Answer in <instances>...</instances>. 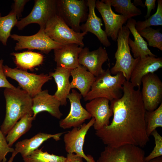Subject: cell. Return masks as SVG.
Segmentation results:
<instances>
[{
  "label": "cell",
  "mask_w": 162,
  "mask_h": 162,
  "mask_svg": "<svg viewBox=\"0 0 162 162\" xmlns=\"http://www.w3.org/2000/svg\"><path fill=\"white\" fill-rule=\"evenodd\" d=\"M123 91L120 98L110 101L113 116L111 122L95 130V134L106 146L131 145L143 147L149 138L146 133V110L140 89H136L126 80Z\"/></svg>",
  "instance_id": "6da1fadb"
},
{
  "label": "cell",
  "mask_w": 162,
  "mask_h": 162,
  "mask_svg": "<svg viewBox=\"0 0 162 162\" xmlns=\"http://www.w3.org/2000/svg\"><path fill=\"white\" fill-rule=\"evenodd\" d=\"M4 95L5 100V115L0 126L1 130L6 136L11 128L25 115L33 116L32 98L26 91L19 87L5 88Z\"/></svg>",
  "instance_id": "7a4b0ae2"
},
{
  "label": "cell",
  "mask_w": 162,
  "mask_h": 162,
  "mask_svg": "<svg viewBox=\"0 0 162 162\" xmlns=\"http://www.w3.org/2000/svg\"><path fill=\"white\" fill-rule=\"evenodd\" d=\"M126 79L121 73L114 76L108 68L95 76L91 89L86 97V101L99 98L107 99L110 101L120 98L123 93V85Z\"/></svg>",
  "instance_id": "3957f363"
},
{
  "label": "cell",
  "mask_w": 162,
  "mask_h": 162,
  "mask_svg": "<svg viewBox=\"0 0 162 162\" xmlns=\"http://www.w3.org/2000/svg\"><path fill=\"white\" fill-rule=\"evenodd\" d=\"M130 33L126 25L119 30L116 40L117 48L115 54L116 63L110 70L111 74L114 75L122 73L127 81H129L132 71L138 59V58L133 57L130 53L128 43Z\"/></svg>",
  "instance_id": "277c9868"
},
{
  "label": "cell",
  "mask_w": 162,
  "mask_h": 162,
  "mask_svg": "<svg viewBox=\"0 0 162 162\" xmlns=\"http://www.w3.org/2000/svg\"><path fill=\"white\" fill-rule=\"evenodd\" d=\"M88 14L87 0H56V14L76 32H81L80 23Z\"/></svg>",
  "instance_id": "5b68a950"
},
{
  "label": "cell",
  "mask_w": 162,
  "mask_h": 162,
  "mask_svg": "<svg viewBox=\"0 0 162 162\" xmlns=\"http://www.w3.org/2000/svg\"><path fill=\"white\" fill-rule=\"evenodd\" d=\"M44 31L52 40L57 43L63 45L76 44L82 48L84 46V37L87 34L75 32L56 14L48 22Z\"/></svg>",
  "instance_id": "8992f818"
},
{
  "label": "cell",
  "mask_w": 162,
  "mask_h": 162,
  "mask_svg": "<svg viewBox=\"0 0 162 162\" xmlns=\"http://www.w3.org/2000/svg\"><path fill=\"white\" fill-rule=\"evenodd\" d=\"M3 69L6 77L16 81L22 89L32 98L42 90L43 85L52 78L49 75L31 73L17 68H10L7 65H3Z\"/></svg>",
  "instance_id": "52a82bcc"
},
{
  "label": "cell",
  "mask_w": 162,
  "mask_h": 162,
  "mask_svg": "<svg viewBox=\"0 0 162 162\" xmlns=\"http://www.w3.org/2000/svg\"><path fill=\"white\" fill-rule=\"evenodd\" d=\"M11 38L16 41L14 49L15 50L27 49L36 50L47 54L52 50L59 48L64 45L52 40L44 31V28H40L36 34L28 36L11 34Z\"/></svg>",
  "instance_id": "ba28073f"
},
{
  "label": "cell",
  "mask_w": 162,
  "mask_h": 162,
  "mask_svg": "<svg viewBox=\"0 0 162 162\" xmlns=\"http://www.w3.org/2000/svg\"><path fill=\"white\" fill-rule=\"evenodd\" d=\"M145 152L141 148L131 145L118 147L106 146L96 162H144Z\"/></svg>",
  "instance_id": "9c48e42d"
},
{
  "label": "cell",
  "mask_w": 162,
  "mask_h": 162,
  "mask_svg": "<svg viewBox=\"0 0 162 162\" xmlns=\"http://www.w3.org/2000/svg\"><path fill=\"white\" fill-rule=\"evenodd\" d=\"M56 14V0H36L30 14L18 21L16 26L19 30L32 23L45 28L49 20Z\"/></svg>",
  "instance_id": "30bf717a"
},
{
  "label": "cell",
  "mask_w": 162,
  "mask_h": 162,
  "mask_svg": "<svg viewBox=\"0 0 162 162\" xmlns=\"http://www.w3.org/2000/svg\"><path fill=\"white\" fill-rule=\"evenodd\" d=\"M94 122L95 119L92 117L87 124L83 123L80 127L73 128L64 133L63 140L66 152L75 154L87 162H96L91 155H86L83 150L86 135Z\"/></svg>",
  "instance_id": "8fae6325"
},
{
  "label": "cell",
  "mask_w": 162,
  "mask_h": 162,
  "mask_svg": "<svg viewBox=\"0 0 162 162\" xmlns=\"http://www.w3.org/2000/svg\"><path fill=\"white\" fill-rule=\"evenodd\" d=\"M142 87L141 93L146 111L155 110L162 102V82L154 73H149L141 80Z\"/></svg>",
  "instance_id": "7c38bea8"
},
{
  "label": "cell",
  "mask_w": 162,
  "mask_h": 162,
  "mask_svg": "<svg viewBox=\"0 0 162 162\" xmlns=\"http://www.w3.org/2000/svg\"><path fill=\"white\" fill-rule=\"evenodd\" d=\"M82 95L73 89L67 97L70 104V112L68 115L59 122V126L64 129L71 128H79L85 121L92 116L86 109L82 106L81 99Z\"/></svg>",
  "instance_id": "4fadbf2b"
},
{
  "label": "cell",
  "mask_w": 162,
  "mask_h": 162,
  "mask_svg": "<svg viewBox=\"0 0 162 162\" xmlns=\"http://www.w3.org/2000/svg\"><path fill=\"white\" fill-rule=\"evenodd\" d=\"M95 8L103 19L107 35L116 41L119 30L128 19L122 15L115 13L108 0L96 1Z\"/></svg>",
  "instance_id": "5bb4252c"
},
{
  "label": "cell",
  "mask_w": 162,
  "mask_h": 162,
  "mask_svg": "<svg viewBox=\"0 0 162 162\" xmlns=\"http://www.w3.org/2000/svg\"><path fill=\"white\" fill-rule=\"evenodd\" d=\"M109 59L108 54L104 48L100 46L98 49L90 51L87 47L83 48L79 56V65L96 76L104 71L102 68L103 64Z\"/></svg>",
  "instance_id": "9a60e30c"
},
{
  "label": "cell",
  "mask_w": 162,
  "mask_h": 162,
  "mask_svg": "<svg viewBox=\"0 0 162 162\" xmlns=\"http://www.w3.org/2000/svg\"><path fill=\"white\" fill-rule=\"evenodd\" d=\"M110 101L103 98L93 99L87 103L86 109L95 119L93 125L95 130H98L110 124V119L113 116V112Z\"/></svg>",
  "instance_id": "2e32d148"
},
{
  "label": "cell",
  "mask_w": 162,
  "mask_h": 162,
  "mask_svg": "<svg viewBox=\"0 0 162 162\" xmlns=\"http://www.w3.org/2000/svg\"><path fill=\"white\" fill-rule=\"evenodd\" d=\"M65 132H60L55 134L40 132L32 138L25 139L17 142L15 145L14 152L8 162H13L15 157L20 153L22 157L27 156L38 149L44 142L53 138L56 141L61 139V136Z\"/></svg>",
  "instance_id": "e0dca14e"
},
{
  "label": "cell",
  "mask_w": 162,
  "mask_h": 162,
  "mask_svg": "<svg viewBox=\"0 0 162 162\" xmlns=\"http://www.w3.org/2000/svg\"><path fill=\"white\" fill-rule=\"evenodd\" d=\"M61 105L60 102L54 95L49 93L48 90H41L32 98L33 116L35 118L38 113L46 111L52 116L60 119L63 116L59 109Z\"/></svg>",
  "instance_id": "ac0fdd59"
},
{
  "label": "cell",
  "mask_w": 162,
  "mask_h": 162,
  "mask_svg": "<svg viewBox=\"0 0 162 162\" xmlns=\"http://www.w3.org/2000/svg\"><path fill=\"white\" fill-rule=\"evenodd\" d=\"M162 67V57L146 56L138 58L131 73L129 81L135 88L140 89L142 78L154 72Z\"/></svg>",
  "instance_id": "d6986e66"
},
{
  "label": "cell",
  "mask_w": 162,
  "mask_h": 162,
  "mask_svg": "<svg viewBox=\"0 0 162 162\" xmlns=\"http://www.w3.org/2000/svg\"><path fill=\"white\" fill-rule=\"evenodd\" d=\"M95 0H87L88 14L85 23L81 25L80 30L82 32H90L95 35L100 42L104 46L108 47L111 44L104 31L101 28V19L96 14Z\"/></svg>",
  "instance_id": "ffe728a7"
},
{
  "label": "cell",
  "mask_w": 162,
  "mask_h": 162,
  "mask_svg": "<svg viewBox=\"0 0 162 162\" xmlns=\"http://www.w3.org/2000/svg\"><path fill=\"white\" fill-rule=\"evenodd\" d=\"M82 48L77 44H70L53 50L57 67L70 70L77 68L79 65V56Z\"/></svg>",
  "instance_id": "44dd1931"
},
{
  "label": "cell",
  "mask_w": 162,
  "mask_h": 162,
  "mask_svg": "<svg viewBox=\"0 0 162 162\" xmlns=\"http://www.w3.org/2000/svg\"><path fill=\"white\" fill-rule=\"evenodd\" d=\"M70 72V70L56 67L55 71L49 74L53 78L57 85V89L53 95L62 106L66 105L67 97L71 89L69 81Z\"/></svg>",
  "instance_id": "7402d4cb"
},
{
  "label": "cell",
  "mask_w": 162,
  "mask_h": 162,
  "mask_svg": "<svg viewBox=\"0 0 162 162\" xmlns=\"http://www.w3.org/2000/svg\"><path fill=\"white\" fill-rule=\"evenodd\" d=\"M135 20L133 18L128 19L126 26L133 34L134 40L130 38L128 43L133 54L134 58H142L146 56L157 57L153 53L148 47L147 43L140 34L135 28L136 23Z\"/></svg>",
  "instance_id": "603a6c76"
},
{
  "label": "cell",
  "mask_w": 162,
  "mask_h": 162,
  "mask_svg": "<svg viewBox=\"0 0 162 162\" xmlns=\"http://www.w3.org/2000/svg\"><path fill=\"white\" fill-rule=\"evenodd\" d=\"M70 75L72 78L70 82L71 88L77 89L84 98L90 91L95 76L80 65L70 70Z\"/></svg>",
  "instance_id": "cb8c5ba5"
},
{
  "label": "cell",
  "mask_w": 162,
  "mask_h": 162,
  "mask_svg": "<svg viewBox=\"0 0 162 162\" xmlns=\"http://www.w3.org/2000/svg\"><path fill=\"white\" fill-rule=\"evenodd\" d=\"M11 54L14 57V62L17 68L26 71L32 70L35 67L40 65L44 59L42 54L31 51L12 52Z\"/></svg>",
  "instance_id": "d4e9b609"
},
{
  "label": "cell",
  "mask_w": 162,
  "mask_h": 162,
  "mask_svg": "<svg viewBox=\"0 0 162 162\" xmlns=\"http://www.w3.org/2000/svg\"><path fill=\"white\" fill-rule=\"evenodd\" d=\"M35 119L32 115L27 114L15 124L6 136L10 147H11L20 137L30 130L32 126V121Z\"/></svg>",
  "instance_id": "484cf974"
},
{
  "label": "cell",
  "mask_w": 162,
  "mask_h": 162,
  "mask_svg": "<svg viewBox=\"0 0 162 162\" xmlns=\"http://www.w3.org/2000/svg\"><path fill=\"white\" fill-rule=\"evenodd\" d=\"M115 11L127 19L141 15V10L132 3L131 0H108Z\"/></svg>",
  "instance_id": "4316f807"
},
{
  "label": "cell",
  "mask_w": 162,
  "mask_h": 162,
  "mask_svg": "<svg viewBox=\"0 0 162 162\" xmlns=\"http://www.w3.org/2000/svg\"><path fill=\"white\" fill-rule=\"evenodd\" d=\"M16 17V14L12 10L7 15L0 17V41L4 45H7L12 29L18 21Z\"/></svg>",
  "instance_id": "83f0119b"
},
{
  "label": "cell",
  "mask_w": 162,
  "mask_h": 162,
  "mask_svg": "<svg viewBox=\"0 0 162 162\" xmlns=\"http://www.w3.org/2000/svg\"><path fill=\"white\" fill-rule=\"evenodd\" d=\"M145 120L146 131L148 137L158 127H162V103L158 107L151 111H146Z\"/></svg>",
  "instance_id": "f1b7e54d"
},
{
  "label": "cell",
  "mask_w": 162,
  "mask_h": 162,
  "mask_svg": "<svg viewBox=\"0 0 162 162\" xmlns=\"http://www.w3.org/2000/svg\"><path fill=\"white\" fill-rule=\"evenodd\" d=\"M43 148L37 149L31 154L23 158L24 162H65L66 158L43 151Z\"/></svg>",
  "instance_id": "f546056e"
},
{
  "label": "cell",
  "mask_w": 162,
  "mask_h": 162,
  "mask_svg": "<svg viewBox=\"0 0 162 162\" xmlns=\"http://www.w3.org/2000/svg\"><path fill=\"white\" fill-rule=\"evenodd\" d=\"M158 6L155 13L143 21L136 22L135 28L138 32L152 26H162V0L157 1Z\"/></svg>",
  "instance_id": "4dcf8cb0"
},
{
  "label": "cell",
  "mask_w": 162,
  "mask_h": 162,
  "mask_svg": "<svg viewBox=\"0 0 162 162\" xmlns=\"http://www.w3.org/2000/svg\"><path fill=\"white\" fill-rule=\"evenodd\" d=\"M147 40L148 45L162 50V34L159 29H155L148 27L138 32Z\"/></svg>",
  "instance_id": "1f68e13d"
},
{
  "label": "cell",
  "mask_w": 162,
  "mask_h": 162,
  "mask_svg": "<svg viewBox=\"0 0 162 162\" xmlns=\"http://www.w3.org/2000/svg\"><path fill=\"white\" fill-rule=\"evenodd\" d=\"M151 135L154 138L155 146L151 152L145 157L144 161H148L162 155V137L156 130L153 131Z\"/></svg>",
  "instance_id": "d6a6232c"
},
{
  "label": "cell",
  "mask_w": 162,
  "mask_h": 162,
  "mask_svg": "<svg viewBox=\"0 0 162 162\" xmlns=\"http://www.w3.org/2000/svg\"><path fill=\"white\" fill-rule=\"evenodd\" d=\"M14 149L10 147L7 141L5 136L1 130L0 127V162H6V157L9 152H14Z\"/></svg>",
  "instance_id": "836d02e7"
},
{
  "label": "cell",
  "mask_w": 162,
  "mask_h": 162,
  "mask_svg": "<svg viewBox=\"0 0 162 162\" xmlns=\"http://www.w3.org/2000/svg\"><path fill=\"white\" fill-rule=\"evenodd\" d=\"M3 59L0 60V88H15L16 87L9 82L6 78L3 69Z\"/></svg>",
  "instance_id": "e575fe53"
},
{
  "label": "cell",
  "mask_w": 162,
  "mask_h": 162,
  "mask_svg": "<svg viewBox=\"0 0 162 162\" xmlns=\"http://www.w3.org/2000/svg\"><path fill=\"white\" fill-rule=\"evenodd\" d=\"M12 10L16 14L17 17L19 19L22 16V13L24 7L27 2L29 1L28 0H14Z\"/></svg>",
  "instance_id": "d590c367"
},
{
  "label": "cell",
  "mask_w": 162,
  "mask_h": 162,
  "mask_svg": "<svg viewBox=\"0 0 162 162\" xmlns=\"http://www.w3.org/2000/svg\"><path fill=\"white\" fill-rule=\"evenodd\" d=\"M156 0H146L145 5L147 8V12L144 16L146 19L150 16L152 10H154L156 6Z\"/></svg>",
  "instance_id": "8d00e7d4"
},
{
  "label": "cell",
  "mask_w": 162,
  "mask_h": 162,
  "mask_svg": "<svg viewBox=\"0 0 162 162\" xmlns=\"http://www.w3.org/2000/svg\"><path fill=\"white\" fill-rule=\"evenodd\" d=\"M65 162H83V158L74 153H68Z\"/></svg>",
  "instance_id": "74e56055"
},
{
  "label": "cell",
  "mask_w": 162,
  "mask_h": 162,
  "mask_svg": "<svg viewBox=\"0 0 162 162\" xmlns=\"http://www.w3.org/2000/svg\"><path fill=\"white\" fill-rule=\"evenodd\" d=\"M136 6L137 5H140L143 8L145 7V4H143L142 1L141 0H135L134 1L133 3Z\"/></svg>",
  "instance_id": "f35d334b"
},
{
  "label": "cell",
  "mask_w": 162,
  "mask_h": 162,
  "mask_svg": "<svg viewBox=\"0 0 162 162\" xmlns=\"http://www.w3.org/2000/svg\"><path fill=\"white\" fill-rule=\"evenodd\" d=\"M144 162H162V156L158 157L147 161Z\"/></svg>",
  "instance_id": "ab89813d"
},
{
  "label": "cell",
  "mask_w": 162,
  "mask_h": 162,
  "mask_svg": "<svg viewBox=\"0 0 162 162\" xmlns=\"http://www.w3.org/2000/svg\"><path fill=\"white\" fill-rule=\"evenodd\" d=\"M1 13H0V17H1Z\"/></svg>",
  "instance_id": "60d3db41"
}]
</instances>
